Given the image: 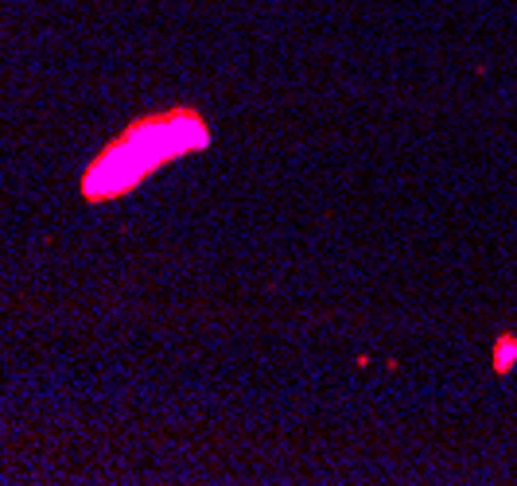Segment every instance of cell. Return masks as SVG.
I'll return each instance as SVG.
<instances>
[{
  "instance_id": "7a4b0ae2",
  "label": "cell",
  "mask_w": 517,
  "mask_h": 486,
  "mask_svg": "<svg viewBox=\"0 0 517 486\" xmlns=\"http://www.w3.org/2000/svg\"><path fill=\"white\" fill-rule=\"evenodd\" d=\"M490 366H494L498 378H506L517 366V330H498L494 346H490Z\"/></svg>"
},
{
  "instance_id": "6da1fadb",
  "label": "cell",
  "mask_w": 517,
  "mask_h": 486,
  "mask_svg": "<svg viewBox=\"0 0 517 486\" xmlns=\"http://www.w3.org/2000/svg\"><path fill=\"white\" fill-rule=\"evenodd\" d=\"M210 148V125L195 106H167L160 113H144L128 121L113 140H105L82 171V199L90 206L113 203L137 191L148 175H156L171 160L195 156Z\"/></svg>"
}]
</instances>
